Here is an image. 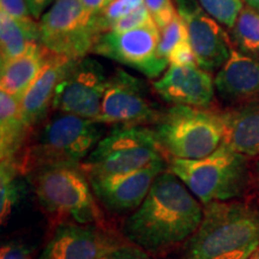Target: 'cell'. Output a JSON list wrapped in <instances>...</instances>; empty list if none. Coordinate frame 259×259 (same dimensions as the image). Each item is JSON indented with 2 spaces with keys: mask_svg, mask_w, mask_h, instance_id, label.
<instances>
[{
  "mask_svg": "<svg viewBox=\"0 0 259 259\" xmlns=\"http://www.w3.org/2000/svg\"><path fill=\"white\" fill-rule=\"evenodd\" d=\"M204 209L185 184L169 169L153 186L122 225V236L148 253L158 254L185 244L197 232Z\"/></svg>",
  "mask_w": 259,
  "mask_h": 259,
  "instance_id": "1",
  "label": "cell"
},
{
  "mask_svg": "<svg viewBox=\"0 0 259 259\" xmlns=\"http://www.w3.org/2000/svg\"><path fill=\"white\" fill-rule=\"evenodd\" d=\"M259 245V204L241 200L205 205L184 259H246Z\"/></svg>",
  "mask_w": 259,
  "mask_h": 259,
  "instance_id": "2",
  "label": "cell"
},
{
  "mask_svg": "<svg viewBox=\"0 0 259 259\" xmlns=\"http://www.w3.org/2000/svg\"><path fill=\"white\" fill-rule=\"evenodd\" d=\"M36 128L19 161L24 173L44 164H82L106 135L102 122L56 111Z\"/></svg>",
  "mask_w": 259,
  "mask_h": 259,
  "instance_id": "3",
  "label": "cell"
},
{
  "mask_svg": "<svg viewBox=\"0 0 259 259\" xmlns=\"http://www.w3.org/2000/svg\"><path fill=\"white\" fill-rule=\"evenodd\" d=\"M40 205L56 218L102 225L103 215L82 164H44L25 173Z\"/></svg>",
  "mask_w": 259,
  "mask_h": 259,
  "instance_id": "4",
  "label": "cell"
},
{
  "mask_svg": "<svg viewBox=\"0 0 259 259\" xmlns=\"http://www.w3.org/2000/svg\"><path fill=\"white\" fill-rule=\"evenodd\" d=\"M168 169L204 205L241 198L253 178L248 157L225 143L209 156L198 160L169 157Z\"/></svg>",
  "mask_w": 259,
  "mask_h": 259,
  "instance_id": "5",
  "label": "cell"
},
{
  "mask_svg": "<svg viewBox=\"0 0 259 259\" xmlns=\"http://www.w3.org/2000/svg\"><path fill=\"white\" fill-rule=\"evenodd\" d=\"M164 154L183 160H198L218 150L225 138L222 112L191 106L163 109L151 126Z\"/></svg>",
  "mask_w": 259,
  "mask_h": 259,
  "instance_id": "6",
  "label": "cell"
},
{
  "mask_svg": "<svg viewBox=\"0 0 259 259\" xmlns=\"http://www.w3.org/2000/svg\"><path fill=\"white\" fill-rule=\"evenodd\" d=\"M166 160L153 128L149 126H112L82 163L88 177L130 173Z\"/></svg>",
  "mask_w": 259,
  "mask_h": 259,
  "instance_id": "7",
  "label": "cell"
},
{
  "mask_svg": "<svg viewBox=\"0 0 259 259\" xmlns=\"http://www.w3.org/2000/svg\"><path fill=\"white\" fill-rule=\"evenodd\" d=\"M38 38L53 53L82 59L97 38L94 16L80 0H54L38 19Z\"/></svg>",
  "mask_w": 259,
  "mask_h": 259,
  "instance_id": "8",
  "label": "cell"
},
{
  "mask_svg": "<svg viewBox=\"0 0 259 259\" xmlns=\"http://www.w3.org/2000/svg\"><path fill=\"white\" fill-rule=\"evenodd\" d=\"M162 112L148 83L118 67L109 74L97 121L112 126H153Z\"/></svg>",
  "mask_w": 259,
  "mask_h": 259,
  "instance_id": "9",
  "label": "cell"
},
{
  "mask_svg": "<svg viewBox=\"0 0 259 259\" xmlns=\"http://www.w3.org/2000/svg\"><path fill=\"white\" fill-rule=\"evenodd\" d=\"M158 44L160 29L151 22L131 30L103 32L97 36L92 54L131 67L148 78H156L169 66L160 57Z\"/></svg>",
  "mask_w": 259,
  "mask_h": 259,
  "instance_id": "10",
  "label": "cell"
},
{
  "mask_svg": "<svg viewBox=\"0 0 259 259\" xmlns=\"http://www.w3.org/2000/svg\"><path fill=\"white\" fill-rule=\"evenodd\" d=\"M109 76L92 57L76 59L58 85L52 111L97 121Z\"/></svg>",
  "mask_w": 259,
  "mask_h": 259,
  "instance_id": "11",
  "label": "cell"
},
{
  "mask_svg": "<svg viewBox=\"0 0 259 259\" xmlns=\"http://www.w3.org/2000/svg\"><path fill=\"white\" fill-rule=\"evenodd\" d=\"M174 3L186 25L197 64L210 73L219 71L234 48L232 38L218 21L204 11L198 0H174Z\"/></svg>",
  "mask_w": 259,
  "mask_h": 259,
  "instance_id": "12",
  "label": "cell"
},
{
  "mask_svg": "<svg viewBox=\"0 0 259 259\" xmlns=\"http://www.w3.org/2000/svg\"><path fill=\"white\" fill-rule=\"evenodd\" d=\"M125 242L102 225L63 221L52 233L38 259H101Z\"/></svg>",
  "mask_w": 259,
  "mask_h": 259,
  "instance_id": "13",
  "label": "cell"
},
{
  "mask_svg": "<svg viewBox=\"0 0 259 259\" xmlns=\"http://www.w3.org/2000/svg\"><path fill=\"white\" fill-rule=\"evenodd\" d=\"M168 169V161L154 162L141 169L116 176L89 177L96 199L111 212L135 211L143 203L156 178Z\"/></svg>",
  "mask_w": 259,
  "mask_h": 259,
  "instance_id": "14",
  "label": "cell"
},
{
  "mask_svg": "<svg viewBox=\"0 0 259 259\" xmlns=\"http://www.w3.org/2000/svg\"><path fill=\"white\" fill-rule=\"evenodd\" d=\"M156 95L173 106L209 108L215 96V78L198 64L169 65L153 83Z\"/></svg>",
  "mask_w": 259,
  "mask_h": 259,
  "instance_id": "15",
  "label": "cell"
},
{
  "mask_svg": "<svg viewBox=\"0 0 259 259\" xmlns=\"http://www.w3.org/2000/svg\"><path fill=\"white\" fill-rule=\"evenodd\" d=\"M74 60L51 52L45 66L22 97V116L32 131L50 115L58 85Z\"/></svg>",
  "mask_w": 259,
  "mask_h": 259,
  "instance_id": "16",
  "label": "cell"
},
{
  "mask_svg": "<svg viewBox=\"0 0 259 259\" xmlns=\"http://www.w3.org/2000/svg\"><path fill=\"white\" fill-rule=\"evenodd\" d=\"M215 89L226 102L241 103L259 100V59L234 47L228 60L218 71Z\"/></svg>",
  "mask_w": 259,
  "mask_h": 259,
  "instance_id": "17",
  "label": "cell"
},
{
  "mask_svg": "<svg viewBox=\"0 0 259 259\" xmlns=\"http://www.w3.org/2000/svg\"><path fill=\"white\" fill-rule=\"evenodd\" d=\"M223 143L248 158L259 157V100L222 112Z\"/></svg>",
  "mask_w": 259,
  "mask_h": 259,
  "instance_id": "18",
  "label": "cell"
},
{
  "mask_svg": "<svg viewBox=\"0 0 259 259\" xmlns=\"http://www.w3.org/2000/svg\"><path fill=\"white\" fill-rule=\"evenodd\" d=\"M32 130L25 124L21 101L0 90V156L2 161H21Z\"/></svg>",
  "mask_w": 259,
  "mask_h": 259,
  "instance_id": "19",
  "label": "cell"
},
{
  "mask_svg": "<svg viewBox=\"0 0 259 259\" xmlns=\"http://www.w3.org/2000/svg\"><path fill=\"white\" fill-rule=\"evenodd\" d=\"M48 51L40 41L32 44L23 56L10 63L2 65V84L3 92L16 97L19 101L24 94L27 93L29 87L31 85L37 74L40 73L42 67L45 66L50 56Z\"/></svg>",
  "mask_w": 259,
  "mask_h": 259,
  "instance_id": "20",
  "label": "cell"
},
{
  "mask_svg": "<svg viewBox=\"0 0 259 259\" xmlns=\"http://www.w3.org/2000/svg\"><path fill=\"white\" fill-rule=\"evenodd\" d=\"M38 38V22H22L0 11V63L5 65L23 56Z\"/></svg>",
  "mask_w": 259,
  "mask_h": 259,
  "instance_id": "21",
  "label": "cell"
},
{
  "mask_svg": "<svg viewBox=\"0 0 259 259\" xmlns=\"http://www.w3.org/2000/svg\"><path fill=\"white\" fill-rule=\"evenodd\" d=\"M158 53L169 65L197 64L189 40V32L179 14L167 27L160 30Z\"/></svg>",
  "mask_w": 259,
  "mask_h": 259,
  "instance_id": "22",
  "label": "cell"
},
{
  "mask_svg": "<svg viewBox=\"0 0 259 259\" xmlns=\"http://www.w3.org/2000/svg\"><path fill=\"white\" fill-rule=\"evenodd\" d=\"M19 161H2L0 192H2V221L5 222L14 210L23 202L30 185Z\"/></svg>",
  "mask_w": 259,
  "mask_h": 259,
  "instance_id": "23",
  "label": "cell"
},
{
  "mask_svg": "<svg viewBox=\"0 0 259 259\" xmlns=\"http://www.w3.org/2000/svg\"><path fill=\"white\" fill-rule=\"evenodd\" d=\"M231 30L236 50L259 59V11L244 6Z\"/></svg>",
  "mask_w": 259,
  "mask_h": 259,
  "instance_id": "24",
  "label": "cell"
},
{
  "mask_svg": "<svg viewBox=\"0 0 259 259\" xmlns=\"http://www.w3.org/2000/svg\"><path fill=\"white\" fill-rule=\"evenodd\" d=\"M144 5V0H114L101 12L94 16V27L99 35L109 31L116 22Z\"/></svg>",
  "mask_w": 259,
  "mask_h": 259,
  "instance_id": "25",
  "label": "cell"
},
{
  "mask_svg": "<svg viewBox=\"0 0 259 259\" xmlns=\"http://www.w3.org/2000/svg\"><path fill=\"white\" fill-rule=\"evenodd\" d=\"M206 14L223 27L232 29L244 9V0H198Z\"/></svg>",
  "mask_w": 259,
  "mask_h": 259,
  "instance_id": "26",
  "label": "cell"
},
{
  "mask_svg": "<svg viewBox=\"0 0 259 259\" xmlns=\"http://www.w3.org/2000/svg\"><path fill=\"white\" fill-rule=\"evenodd\" d=\"M144 5L160 30L167 27L178 15L173 0H144Z\"/></svg>",
  "mask_w": 259,
  "mask_h": 259,
  "instance_id": "27",
  "label": "cell"
},
{
  "mask_svg": "<svg viewBox=\"0 0 259 259\" xmlns=\"http://www.w3.org/2000/svg\"><path fill=\"white\" fill-rule=\"evenodd\" d=\"M153 18H151L150 14H149L148 9L145 8V5H142L141 8H138L135 11H132L131 14L125 16L124 18H121L120 21H118L113 25L112 29L109 31H126L131 30V29L143 27L151 23Z\"/></svg>",
  "mask_w": 259,
  "mask_h": 259,
  "instance_id": "28",
  "label": "cell"
},
{
  "mask_svg": "<svg viewBox=\"0 0 259 259\" xmlns=\"http://www.w3.org/2000/svg\"><path fill=\"white\" fill-rule=\"evenodd\" d=\"M0 11L5 12L16 19L22 22H34L36 21L32 17L25 0H0Z\"/></svg>",
  "mask_w": 259,
  "mask_h": 259,
  "instance_id": "29",
  "label": "cell"
},
{
  "mask_svg": "<svg viewBox=\"0 0 259 259\" xmlns=\"http://www.w3.org/2000/svg\"><path fill=\"white\" fill-rule=\"evenodd\" d=\"M101 259H151V257L150 253L126 241Z\"/></svg>",
  "mask_w": 259,
  "mask_h": 259,
  "instance_id": "30",
  "label": "cell"
},
{
  "mask_svg": "<svg viewBox=\"0 0 259 259\" xmlns=\"http://www.w3.org/2000/svg\"><path fill=\"white\" fill-rule=\"evenodd\" d=\"M0 259H32L31 251L19 241H9L2 246Z\"/></svg>",
  "mask_w": 259,
  "mask_h": 259,
  "instance_id": "31",
  "label": "cell"
},
{
  "mask_svg": "<svg viewBox=\"0 0 259 259\" xmlns=\"http://www.w3.org/2000/svg\"><path fill=\"white\" fill-rule=\"evenodd\" d=\"M25 2H27L29 11H30L32 17L38 21L41 16L45 14V10L53 0H25Z\"/></svg>",
  "mask_w": 259,
  "mask_h": 259,
  "instance_id": "32",
  "label": "cell"
},
{
  "mask_svg": "<svg viewBox=\"0 0 259 259\" xmlns=\"http://www.w3.org/2000/svg\"><path fill=\"white\" fill-rule=\"evenodd\" d=\"M80 2L92 12L93 16H95L99 12H101L103 9L107 8L111 3L114 2V0H80Z\"/></svg>",
  "mask_w": 259,
  "mask_h": 259,
  "instance_id": "33",
  "label": "cell"
},
{
  "mask_svg": "<svg viewBox=\"0 0 259 259\" xmlns=\"http://www.w3.org/2000/svg\"><path fill=\"white\" fill-rule=\"evenodd\" d=\"M253 179H254L255 186H257V189H258V191H259V160H258V162H257V163H255V166H254Z\"/></svg>",
  "mask_w": 259,
  "mask_h": 259,
  "instance_id": "34",
  "label": "cell"
},
{
  "mask_svg": "<svg viewBox=\"0 0 259 259\" xmlns=\"http://www.w3.org/2000/svg\"><path fill=\"white\" fill-rule=\"evenodd\" d=\"M244 2L246 3V5L247 6H250V8L259 11V0H244Z\"/></svg>",
  "mask_w": 259,
  "mask_h": 259,
  "instance_id": "35",
  "label": "cell"
},
{
  "mask_svg": "<svg viewBox=\"0 0 259 259\" xmlns=\"http://www.w3.org/2000/svg\"><path fill=\"white\" fill-rule=\"evenodd\" d=\"M246 259H259V245L257 246V248H255V250L252 252V253L248 255Z\"/></svg>",
  "mask_w": 259,
  "mask_h": 259,
  "instance_id": "36",
  "label": "cell"
}]
</instances>
